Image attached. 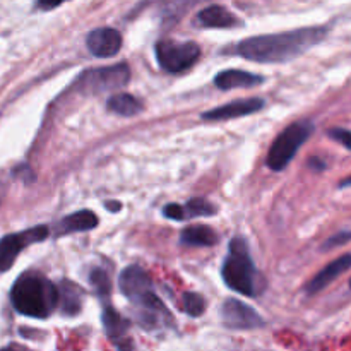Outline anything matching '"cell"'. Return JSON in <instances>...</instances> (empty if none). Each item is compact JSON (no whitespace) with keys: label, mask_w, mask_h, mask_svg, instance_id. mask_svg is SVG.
<instances>
[{"label":"cell","mask_w":351,"mask_h":351,"mask_svg":"<svg viewBox=\"0 0 351 351\" xmlns=\"http://www.w3.org/2000/svg\"><path fill=\"white\" fill-rule=\"evenodd\" d=\"M326 26L300 27L278 34H263L240 41L235 53L259 64H285L300 57L328 36Z\"/></svg>","instance_id":"obj_1"},{"label":"cell","mask_w":351,"mask_h":351,"mask_svg":"<svg viewBox=\"0 0 351 351\" xmlns=\"http://www.w3.org/2000/svg\"><path fill=\"white\" fill-rule=\"evenodd\" d=\"M120 291L123 297L139 307V321L144 328L154 329L171 324V315L163 302L156 297L149 276L139 266H129L119 278Z\"/></svg>","instance_id":"obj_2"},{"label":"cell","mask_w":351,"mask_h":351,"mask_svg":"<svg viewBox=\"0 0 351 351\" xmlns=\"http://www.w3.org/2000/svg\"><path fill=\"white\" fill-rule=\"evenodd\" d=\"M10 300L19 314L33 319H47L58 305V288L43 274H21L10 290Z\"/></svg>","instance_id":"obj_3"},{"label":"cell","mask_w":351,"mask_h":351,"mask_svg":"<svg viewBox=\"0 0 351 351\" xmlns=\"http://www.w3.org/2000/svg\"><path fill=\"white\" fill-rule=\"evenodd\" d=\"M221 276L230 290L237 291L243 297H257L266 287L263 276L250 257L249 245L240 237H235L230 242L228 256L223 263Z\"/></svg>","instance_id":"obj_4"},{"label":"cell","mask_w":351,"mask_h":351,"mask_svg":"<svg viewBox=\"0 0 351 351\" xmlns=\"http://www.w3.org/2000/svg\"><path fill=\"white\" fill-rule=\"evenodd\" d=\"M314 132V123L311 120H300L288 125L271 144L267 153V167L274 171H281L290 165L302 144Z\"/></svg>","instance_id":"obj_5"},{"label":"cell","mask_w":351,"mask_h":351,"mask_svg":"<svg viewBox=\"0 0 351 351\" xmlns=\"http://www.w3.org/2000/svg\"><path fill=\"white\" fill-rule=\"evenodd\" d=\"M130 81V69L127 64L110 65V67L89 69L82 72L75 81L77 91L86 96L103 95L108 91H120Z\"/></svg>","instance_id":"obj_6"},{"label":"cell","mask_w":351,"mask_h":351,"mask_svg":"<svg viewBox=\"0 0 351 351\" xmlns=\"http://www.w3.org/2000/svg\"><path fill=\"white\" fill-rule=\"evenodd\" d=\"M199 57H201V48L194 41L161 40L156 43L158 64L171 74L187 71Z\"/></svg>","instance_id":"obj_7"},{"label":"cell","mask_w":351,"mask_h":351,"mask_svg":"<svg viewBox=\"0 0 351 351\" xmlns=\"http://www.w3.org/2000/svg\"><path fill=\"white\" fill-rule=\"evenodd\" d=\"M48 237L47 226H34L26 232L10 233L0 240V273H5L16 263L17 256L31 243L41 242Z\"/></svg>","instance_id":"obj_8"},{"label":"cell","mask_w":351,"mask_h":351,"mask_svg":"<svg viewBox=\"0 0 351 351\" xmlns=\"http://www.w3.org/2000/svg\"><path fill=\"white\" fill-rule=\"evenodd\" d=\"M221 321L230 329H257L264 321L252 307L237 298H228L221 307Z\"/></svg>","instance_id":"obj_9"},{"label":"cell","mask_w":351,"mask_h":351,"mask_svg":"<svg viewBox=\"0 0 351 351\" xmlns=\"http://www.w3.org/2000/svg\"><path fill=\"white\" fill-rule=\"evenodd\" d=\"M86 45L95 57L110 58L122 48V34L113 27H98L88 34Z\"/></svg>","instance_id":"obj_10"},{"label":"cell","mask_w":351,"mask_h":351,"mask_svg":"<svg viewBox=\"0 0 351 351\" xmlns=\"http://www.w3.org/2000/svg\"><path fill=\"white\" fill-rule=\"evenodd\" d=\"M264 108V99L261 98H245L237 99V101L226 103V105L219 106V108L209 110L201 115L202 120H230L239 119V117L252 115V113L259 112Z\"/></svg>","instance_id":"obj_11"},{"label":"cell","mask_w":351,"mask_h":351,"mask_svg":"<svg viewBox=\"0 0 351 351\" xmlns=\"http://www.w3.org/2000/svg\"><path fill=\"white\" fill-rule=\"evenodd\" d=\"M350 267H351V254H345V256L338 257V259L329 263L324 269L319 271V273L308 281L307 287H305V291H307V295L319 293V291L324 290L326 287H329L336 278H339L343 273H346Z\"/></svg>","instance_id":"obj_12"},{"label":"cell","mask_w":351,"mask_h":351,"mask_svg":"<svg viewBox=\"0 0 351 351\" xmlns=\"http://www.w3.org/2000/svg\"><path fill=\"white\" fill-rule=\"evenodd\" d=\"M264 79L252 72L239 71V69H230V71L219 72L215 77V84L223 91H230L235 88H254V86L263 84Z\"/></svg>","instance_id":"obj_13"},{"label":"cell","mask_w":351,"mask_h":351,"mask_svg":"<svg viewBox=\"0 0 351 351\" xmlns=\"http://www.w3.org/2000/svg\"><path fill=\"white\" fill-rule=\"evenodd\" d=\"M99 223L96 213L88 211V209H82V211L72 213L71 216L62 219L57 225V235H67V233H75V232H88V230L96 228Z\"/></svg>","instance_id":"obj_14"},{"label":"cell","mask_w":351,"mask_h":351,"mask_svg":"<svg viewBox=\"0 0 351 351\" xmlns=\"http://www.w3.org/2000/svg\"><path fill=\"white\" fill-rule=\"evenodd\" d=\"M103 326H105V332L112 341H115L117 345L122 346V339H125L127 332L130 329V322L127 321L123 315H120L119 312L113 311L112 305H105L103 307Z\"/></svg>","instance_id":"obj_15"},{"label":"cell","mask_w":351,"mask_h":351,"mask_svg":"<svg viewBox=\"0 0 351 351\" xmlns=\"http://www.w3.org/2000/svg\"><path fill=\"white\" fill-rule=\"evenodd\" d=\"M197 23L202 27H235L240 21L221 5H209L197 14Z\"/></svg>","instance_id":"obj_16"},{"label":"cell","mask_w":351,"mask_h":351,"mask_svg":"<svg viewBox=\"0 0 351 351\" xmlns=\"http://www.w3.org/2000/svg\"><path fill=\"white\" fill-rule=\"evenodd\" d=\"M218 242V235L209 226L194 225L180 233V243L187 247H211Z\"/></svg>","instance_id":"obj_17"},{"label":"cell","mask_w":351,"mask_h":351,"mask_svg":"<svg viewBox=\"0 0 351 351\" xmlns=\"http://www.w3.org/2000/svg\"><path fill=\"white\" fill-rule=\"evenodd\" d=\"M108 110L120 117H134L143 112V103L129 93H117L108 99Z\"/></svg>","instance_id":"obj_18"},{"label":"cell","mask_w":351,"mask_h":351,"mask_svg":"<svg viewBox=\"0 0 351 351\" xmlns=\"http://www.w3.org/2000/svg\"><path fill=\"white\" fill-rule=\"evenodd\" d=\"M58 304H62L65 314L74 315L81 311L82 304V290L75 287L71 281H64L58 288Z\"/></svg>","instance_id":"obj_19"},{"label":"cell","mask_w":351,"mask_h":351,"mask_svg":"<svg viewBox=\"0 0 351 351\" xmlns=\"http://www.w3.org/2000/svg\"><path fill=\"white\" fill-rule=\"evenodd\" d=\"M182 209H184V219L195 218V216H213L216 213L215 206L201 197L191 199L187 204L182 206Z\"/></svg>","instance_id":"obj_20"},{"label":"cell","mask_w":351,"mask_h":351,"mask_svg":"<svg viewBox=\"0 0 351 351\" xmlns=\"http://www.w3.org/2000/svg\"><path fill=\"white\" fill-rule=\"evenodd\" d=\"M89 281H91V287L95 288L96 293L99 295V298H105L110 295V278L105 271L101 269H93L89 274Z\"/></svg>","instance_id":"obj_21"},{"label":"cell","mask_w":351,"mask_h":351,"mask_svg":"<svg viewBox=\"0 0 351 351\" xmlns=\"http://www.w3.org/2000/svg\"><path fill=\"white\" fill-rule=\"evenodd\" d=\"M206 302L201 295L197 293H185L184 295V311L191 317H199L204 312Z\"/></svg>","instance_id":"obj_22"},{"label":"cell","mask_w":351,"mask_h":351,"mask_svg":"<svg viewBox=\"0 0 351 351\" xmlns=\"http://www.w3.org/2000/svg\"><path fill=\"white\" fill-rule=\"evenodd\" d=\"M328 136L331 137V139H335L336 143L343 144L346 149L351 151V130L341 129V127H335V129L328 130Z\"/></svg>","instance_id":"obj_23"},{"label":"cell","mask_w":351,"mask_h":351,"mask_svg":"<svg viewBox=\"0 0 351 351\" xmlns=\"http://www.w3.org/2000/svg\"><path fill=\"white\" fill-rule=\"evenodd\" d=\"M351 240V232H339L338 235L331 237V239H328L324 242V245H322V250H331L335 249V247H339V245H345L346 242H350Z\"/></svg>","instance_id":"obj_24"},{"label":"cell","mask_w":351,"mask_h":351,"mask_svg":"<svg viewBox=\"0 0 351 351\" xmlns=\"http://www.w3.org/2000/svg\"><path fill=\"white\" fill-rule=\"evenodd\" d=\"M163 215L175 221H184V209L180 204H168L163 208Z\"/></svg>","instance_id":"obj_25"},{"label":"cell","mask_w":351,"mask_h":351,"mask_svg":"<svg viewBox=\"0 0 351 351\" xmlns=\"http://www.w3.org/2000/svg\"><path fill=\"white\" fill-rule=\"evenodd\" d=\"M67 2V0H38V5L41 7V9H55V7H58L60 3Z\"/></svg>","instance_id":"obj_26"},{"label":"cell","mask_w":351,"mask_h":351,"mask_svg":"<svg viewBox=\"0 0 351 351\" xmlns=\"http://www.w3.org/2000/svg\"><path fill=\"white\" fill-rule=\"evenodd\" d=\"M311 167H314L315 170H324V168H326V163H322V161H319L317 158H312Z\"/></svg>","instance_id":"obj_27"},{"label":"cell","mask_w":351,"mask_h":351,"mask_svg":"<svg viewBox=\"0 0 351 351\" xmlns=\"http://www.w3.org/2000/svg\"><path fill=\"white\" fill-rule=\"evenodd\" d=\"M105 208H108L110 211H119V209L122 208V206H120L119 202H106V204H105Z\"/></svg>","instance_id":"obj_28"},{"label":"cell","mask_w":351,"mask_h":351,"mask_svg":"<svg viewBox=\"0 0 351 351\" xmlns=\"http://www.w3.org/2000/svg\"><path fill=\"white\" fill-rule=\"evenodd\" d=\"M345 187H351V177L345 178V180L339 182V189H345Z\"/></svg>","instance_id":"obj_29"},{"label":"cell","mask_w":351,"mask_h":351,"mask_svg":"<svg viewBox=\"0 0 351 351\" xmlns=\"http://www.w3.org/2000/svg\"><path fill=\"white\" fill-rule=\"evenodd\" d=\"M350 290H351V280H350Z\"/></svg>","instance_id":"obj_30"}]
</instances>
